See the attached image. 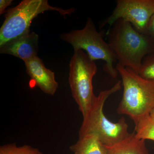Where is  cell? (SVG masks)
Here are the masks:
<instances>
[{"label": "cell", "instance_id": "cell-10", "mask_svg": "<svg viewBox=\"0 0 154 154\" xmlns=\"http://www.w3.org/2000/svg\"><path fill=\"white\" fill-rule=\"evenodd\" d=\"M106 147L107 154H150L145 140L137 138L134 132L120 142Z\"/></svg>", "mask_w": 154, "mask_h": 154}, {"label": "cell", "instance_id": "cell-15", "mask_svg": "<svg viewBox=\"0 0 154 154\" xmlns=\"http://www.w3.org/2000/svg\"><path fill=\"white\" fill-rule=\"evenodd\" d=\"M146 35L154 42V14L151 18L148 24Z\"/></svg>", "mask_w": 154, "mask_h": 154}, {"label": "cell", "instance_id": "cell-2", "mask_svg": "<svg viewBox=\"0 0 154 154\" xmlns=\"http://www.w3.org/2000/svg\"><path fill=\"white\" fill-rule=\"evenodd\" d=\"M121 81L112 88L100 91L85 116L79 131V137L85 135H95L106 146H111L124 140L130 135L128 125L124 117L116 122L109 121L104 114L103 107L107 99L121 89Z\"/></svg>", "mask_w": 154, "mask_h": 154}, {"label": "cell", "instance_id": "cell-9", "mask_svg": "<svg viewBox=\"0 0 154 154\" xmlns=\"http://www.w3.org/2000/svg\"><path fill=\"white\" fill-rule=\"evenodd\" d=\"M24 63L26 72L35 85L45 94L54 96L58 88L54 73L46 68L38 56Z\"/></svg>", "mask_w": 154, "mask_h": 154}, {"label": "cell", "instance_id": "cell-6", "mask_svg": "<svg viewBox=\"0 0 154 154\" xmlns=\"http://www.w3.org/2000/svg\"><path fill=\"white\" fill-rule=\"evenodd\" d=\"M69 66V82L72 96L83 117L96 97L93 92V79L97 73V66L95 61L80 49L74 51Z\"/></svg>", "mask_w": 154, "mask_h": 154}, {"label": "cell", "instance_id": "cell-16", "mask_svg": "<svg viewBox=\"0 0 154 154\" xmlns=\"http://www.w3.org/2000/svg\"><path fill=\"white\" fill-rule=\"evenodd\" d=\"M12 0H1L0 1V14L5 13L6 9L11 5Z\"/></svg>", "mask_w": 154, "mask_h": 154}, {"label": "cell", "instance_id": "cell-7", "mask_svg": "<svg viewBox=\"0 0 154 154\" xmlns=\"http://www.w3.org/2000/svg\"><path fill=\"white\" fill-rule=\"evenodd\" d=\"M112 14L102 27H111L119 19L130 22L140 33L146 35L148 24L154 14V0H117Z\"/></svg>", "mask_w": 154, "mask_h": 154}, {"label": "cell", "instance_id": "cell-12", "mask_svg": "<svg viewBox=\"0 0 154 154\" xmlns=\"http://www.w3.org/2000/svg\"><path fill=\"white\" fill-rule=\"evenodd\" d=\"M134 124L136 137L145 140L154 141V119L150 114L141 117Z\"/></svg>", "mask_w": 154, "mask_h": 154}, {"label": "cell", "instance_id": "cell-13", "mask_svg": "<svg viewBox=\"0 0 154 154\" xmlns=\"http://www.w3.org/2000/svg\"><path fill=\"white\" fill-rule=\"evenodd\" d=\"M0 154H43L38 149L27 145L18 146L16 143L4 145L0 147Z\"/></svg>", "mask_w": 154, "mask_h": 154}, {"label": "cell", "instance_id": "cell-1", "mask_svg": "<svg viewBox=\"0 0 154 154\" xmlns=\"http://www.w3.org/2000/svg\"><path fill=\"white\" fill-rule=\"evenodd\" d=\"M108 44L117 64L139 73L143 61L147 56L154 53V42L140 33L130 22L119 19L107 33Z\"/></svg>", "mask_w": 154, "mask_h": 154}, {"label": "cell", "instance_id": "cell-11", "mask_svg": "<svg viewBox=\"0 0 154 154\" xmlns=\"http://www.w3.org/2000/svg\"><path fill=\"white\" fill-rule=\"evenodd\" d=\"M69 148L73 154H107V147L93 134L80 137Z\"/></svg>", "mask_w": 154, "mask_h": 154}, {"label": "cell", "instance_id": "cell-14", "mask_svg": "<svg viewBox=\"0 0 154 154\" xmlns=\"http://www.w3.org/2000/svg\"><path fill=\"white\" fill-rule=\"evenodd\" d=\"M139 74L149 79H154V53L144 59Z\"/></svg>", "mask_w": 154, "mask_h": 154}, {"label": "cell", "instance_id": "cell-3", "mask_svg": "<svg viewBox=\"0 0 154 154\" xmlns=\"http://www.w3.org/2000/svg\"><path fill=\"white\" fill-rule=\"evenodd\" d=\"M116 68L121 77L123 88L117 113L127 116L135 124L154 109V79H146L117 64Z\"/></svg>", "mask_w": 154, "mask_h": 154}, {"label": "cell", "instance_id": "cell-8", "mask_svg": "<svg viewBox=\"0 0 154 154\" xmlns=\"http://www.w3.org/2000/svg\"><path fill=\"white\" fill-rule=\"evenodd\" d=\"M38 38V34L29 31L0 45V53L14 56L25 62L37 56Z\"/></svg>", "mask_w": 154, "mask_h": 154}, {"label": "cell", "instance_id": "cell-4", "mask_svg": "<svg viewBox=\"0 0 154 154\" xmlns=\"http://www.w3.org/2000/svg\"><path fill=\"white\" fill-rule=\"evenodd\" d=\"M61 38L71 45L74 51L82 50L92 60L105 61L104 71L113 79L117 77L118 72L114 65L117 61L115 55L108 42L103 38L102 33L97 31L91 18H88L82 29L64 33Z\"/></svg>", "mask_w": 154, "mask_h": 154}, {"label": "cell", "instance_id": "cell-17", "mask_svg": "<svg viewBox=\"0 0 154 154\" xmlns=\"http://www.w3.org/2000/svg\"><path fill=\"white\" fill-rule=\"evenodd\" d=\"M150 115L151 116L152 118L154 119V109L152 110V112L150 113Z\"/></svg>", "mask_w": 154, "mask_h": 154}, {"label": "cell", "instance_id": "cell-5", "mask_svg": "<svg viewBox=\"0 0 154 154\" xmlns=\"http://www.w3.org/2000/svg\"><path fill=\"white\" fill-rule=\"evenodd\" d=\"M57 11L62 16L70 15L75 8L63 9L50 5L47 0H23L8 10L0 28V45L30 31L31 22L39 14L46 11Z\"/></svg>", "mask_w": 154, "mask_h": 154}]
</instances>
